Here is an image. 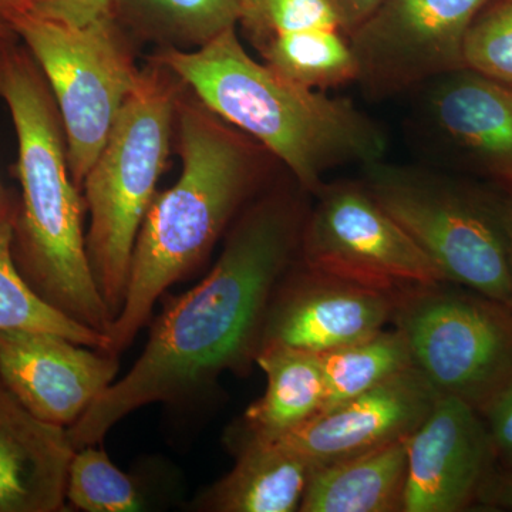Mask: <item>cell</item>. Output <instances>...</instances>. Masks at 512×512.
I'll return each instance as SVG.
<instances>
[{
  "instance_id": "obj_24",
  "label": "cell",
  "mask_w": 512,
  "mask_h": 512,
  "mask_svg": "<svg viewBox=\"0 0 512 512\" xmlns=\"http://www.w3.org/2000/svg\"><path fill=\"white\" fill-rule=\"evenodd\" d=\"M100 444L79 448L67 474V503L84 512H133L143 507L134 478L121 471Z\"/></svg>"
},
{
  "instance_id": "obj_1",
  "label": "cell",
  "mask_w": 512,
  "mask_h": 512,
  "mask_svg": "<svg viewBox=\"0 0 512 512\" xmlns=\"http://www.w3.org/2000/svg\"><path fill=\"white\" fill-rule=\"evenodd\" d=\"M308 211L293 191L249 205L210 274L165 305L127 375L67 429L76 450L100 444L141 407L181 400L255 360L276 288L299 256Z\"/></svg>"
},
{
  "instance_id": "obj_9",
  "label": "cell",
  "mask_w": 512,
  "mask_h": 512,
  "mask_svg": "<svg viewBox=\"0 0 512 512\" xmlns=\"http://www.w3.org/2000/svg\"><path fill=\"white\" fill-rule=\"evenodd\" d=\"M313 195L299 248L303 265L392 295L447 282L363 181H326Z\"/></svg>"
},
{
  "instance_id": "obj_30",
  "label": "cell",
  "mask_w": 512,
  "mask_h": 512,
  "mask_svg": "<svg viewBox=\"0 0 512 512\" xmlns=\"http://www.w3.org/2000/svg\"><path fill=\"white\" fill-rule=\"evenodd\" d=\"M498 215H500L501 225L507 242L508 256H510V264L512 271V192L507 197L497 202Z\"/></svg>"
},
{
  "instance_id": "obj_27",
  "label": "cell",
  "mask_w": 512,
  "mask_h": 512,
  "mask_svg": "<svg viewBox=\"0 0 512 512\" xmlns=\"http://www.w3.org/2000/svg\"><path fill=\"white\" fill-rule=\"evenodd\" d=\"M114 0H25L23 12L63 25L83 26L113 15Z\"/></svg>"
},
{
  "instance_id": "obj_29",
  "label": "cell",
  "mask_w": 512,
  "mask_h": 512,
  "mask_svg": "<svg viewBox=\"0 0 512 512\" xmlns=\"http://www.w3.org/2000/svg\"><path fill=\"white\" fill-rule=\"evenodd\" d=\"M338 16L340 28L346 37L353 32L377 8L382 0H326Z\"/></svg>"
},
{
  "instance_id": "obj_26",
  "label": "cell",
  "mask_w": 512,
  "mask_h": 512,
  "mask_svg": "<svg viewBox=\"0 0 512 512\" xmlns=\"http://www.w3.org/2000/svg\"><path fill=\"white\" fill-rule=\"evenodd\" d=\"M238 25L249 42L299 30L340 29L338 16L326 0H247Z\"/></svg>"
},
{
  "instance_id": "obj_3",
  "label": "cell",
  "mask_w": 512,
  "mask_h": 512,
  "mask_svg": "<svg viewBox=\"0 0 512 512\" xmlns=\"http://www.w3.org/2000/svg\"><path fill=\"white\" fill-rule=\"evenodd\" d=\"M177 124L183 171L154 197L138 232L126 299L107 333L111 355L133 343L157 299L210 255L264 175L265 148L197 97L178 99Z\"/></svg>"
},
{
  "instance_id": "obj_2",
  "label": "cell",
  "mask_w": 512,
  "mask_h": 512,
  "mask_svg": "<svg viewBox=\"0 0 512 512\" xmlns=\"http://www.w3.org/2000/svg\"><path fill=\"white\" fill-rule=\"evenodd\" d=\"M157 64L215 116L247 134L316 194L326 174L348 164L383 160L387 137L352 101L293 83L248 55L229 28L195 49L164 47Z\"/></svg>"
},
{
  "instance_id": "obj_31",
  "label": "cell",
  "mask_w": 512,
  "mask_h": 512,
  "mask_svg": "<svg viewBox=\"0 0 512 512\" xmlns=\"http://www.w3.org/2000/svg\"><path fill=\"white\" fill-rule=\"evenodd\" d=\"M488 495L494 498L495 503L512 510V474L498 480L494 487L488 491Z\"/></svg>"
},
{
  "instance_id": "obj_6",
  "label": "cell",
  "mask_w": 512,
  "mask_h": 512,
  "mask_svg": "<svg viewBox=\"0 0 512 512\" xmlns=\"http://www.w3.org/2000/svg\"><path fill=\"white\" fill-rule=\"evenodd\" d=\"M363 184L447 282L466 286L512 311V271L497 202L443 175L384 163L363 167Z\"/></svg>"
},
{
  "instance_id": "obj_19",
  "label": "cell",
  "mask_w": 512,
  "mask_h": 512,
  "mask_svg": "<svg viewBox=\"0 0 512 512\" xmlns=\"http://www.w3.org/2000/svg\"><path fill=\"white\" fill-rule=\"evenodd\" d=\"M255 362L266 375V390L245 412L249 437L279 439L322 410L325 380L319 355L271 343L258 349Z\"/></svg>"
},
{
  "instance_id": "obj_22",
  "label": "cell",
  "mask_w": 512,
  "mask_h": 512,
  "mask_svg": "<svg viewBox=\"0 0 512 512\" xmlns=\"http://www.w3.org/2000/svg\"><path fill=\"white\" fill-rule=\"evenodd\" d=\"M247 0H114V15L165 47H200L238 26Z\"/></svg>"
},
{
  "instance_id": "obj_5",
  "label": "cell",
  "mask_w": 512,
  "mask_h": 512,
  "mask_svg": "<svg viewBox=\"0 0 512 512\" xmlns=\"http://www.w3.org/2000/svg\"><path fill=\"white\" fill-rule=\"evenodd\" d=\"M177 106L163 69L143 73L83 181L87 254L113 320L123 308L138 232L170 154Z\"/></svg>"
},
{
  "instance_id": "obj_28",
  "label": "cell",
  "mask_w": 512,
  "mask_h": 512,
  "mask_svg": "<svg viewBox=\"0 0 512 512\" xmlns=\"http://www.w3.org/2000/svg\"><path fill=\"white\" fill-rule=\"evenodd\" d=\"M491 440L494 447L512 463V387L497 397L487 409Z\"/></svg>"
},
{
  "instance_id": "obj_25",
  "label": "cell",
  "mask_w": 512,
  "mask_h": 512,
  "mask_svg": "<svg viewBox=\"0 0 512 512\" xmlns=\"http://www.w3.org/2000/svg\"><path fill=\"white\" fill-rule=\"evenodd\" d=\"M467 69L512 86V0H490L464 43Z\"/></svg>"
},
{
  "instance_id": "obj_8",
  "label": "cell",
  "mask_w": 512,
  "mask_h": 512,
  "mask_svg": "<svg viewBox=\"0 0 512 512\" xmlns=\"http://www.w3.org/2000/svg\"><path fill=\"white\" fill-rule=\"evenodd\" d=\"M446 284L397 293L392 322L439 396L484 412L512 387V311Z\"/></svg>"
},
{
  "instance_id": "obj_11",
  "label": "cell",
  "mask_w": 512,
  "mask_h": 512,
  "mask_svg": "<svg viewBox=\"0 0 512 512\" xmlns=\"http://www.w3.org/2000/svg\"><path fill=\"white\" fill-rule=\"evenodd\" d=\"M119 372L116 355L28 329L0 330V376L37 419L69 429Z\"/></svg>"
},
{
  "instance_id": "obj_17",
  "label": "cell",
  "mask_w": 512,
  "mask_h": 512,
  "mask_svg": "<svg viewBox=\"0 0 512 512\" xmlns=\"http://www.w3.org/2000/svg\"><path fill=\"white\" fill-rule=\"evenodd\" d=\"M407 441L312 466L301 512H403Z\"/></svg>"
},
{
  "instance_id": "obj_16",
  "label": "cell",
  "mask_w": 512,
  "mask_h": 512,
  "mask_svg": "<svg viewBox=\"0 0 512 512\" xmlns=\"http://www.w3.org/2000/svg\"><path fill=\"white\" fill-rule=\"evenodd\" d=\"M74 453L67 429L33 416L0 376V512L66 511Z\"/></svg>"
},
{
  "instance_id": "obj_32",
  "label": "cell",
  "mask_w": 512,
  "mask_h": 512,
  "mask_svg": "<svg viewBox=\"0 0 512 512\" xmlns=\"http://www.w3.org/2000/svg\"><path fill=\"white\" fill-rule=\"evenodd\" d=\"M25 0H0V23L9 26V20L23 12Z\"/></svg>"
},
{
  "instance_id": "obj_18",
  "label": "cell",
  "mask_w": 512,
  "mask_h": 512,
  "mask_svg": "<svg viewBox=\"0 0 512 512\" xmlns=\"http://www.w3.org/2000/svg\"><path fill=\"white\" fill-rule=\"evenodd\" d=\"M312 464L279 439L249 437L229 474L202 495V510L295 512Z\"/></svg>"
},
{
  "instance_id": "obj_14",
  "label": "cell",
  "mask_w": 512,
  "mask_h": 512,
  "mask_svg": "<svg viewBox=\"0 0 512 512\" xmlns=\"http://www.w3.org/2000/svg\"><path fill=\"white\" fill-rule=\"evenodd\" d=\"M439 394L416 366L330 407L279 437L312 466L412 436Z\"/></svg>"
},
{
  "instance_id": "obj_4",
  "label": "cell",
  "mask_w": 512,
  "mask_h": 512,
  "mask_svg": "<svg viewBox=\"0 0 512 512\" xmlns=\"http://www.w3.org/2000/svg\"><path fill=\"white\" fill-rule=\"evenodd\" d=\"M16 40L0 49V99L18 137L16 173L22 188L13 256L20 274L46 302L107 335L113 316L90 266L83 200L67 163L55 97L39 64Z\"/></svg>"
},
{
  "instance_id": "obj_33",
  "label": "cell",
  "mask_w": 512,
  "mask_h": 512,
  "mask_svg": "<svg viewBox=\"0 0 512 512\" xmlns=\"http://www.w3.org/2000/svg\"><path fill=\"white\" fill-rule=\"evenodd\" d=\"M0 36H16L15 32L9 28V26L0 23Z\"/></svg>"
},
{
  "instance_id": "obj_21",
  "label": "cell",
  "mask_w": 512,
  "mask_h": 512,
  "mask_svg": "<svg viewBox=\"0 0 512 512\" xmlns=\"http://www.w3.org/2000/svg\"><path fill=\"white\" fill-rule=\"evenodd\" d=\"M340 29L299 30L254 43L276 73L309 89L326 90L359 79L355 53Z\"/></svg>"
},
{
  "instance_id": "obj_12",
  "label": "cell",
  "mask_w": 512,
  "mask_h": 512,
  "mask_svg": "<svg viewBox=\"0 0 512 512\" xmlns=\"http://www.w3.org/2000/svg\"><path fill=\"white\" fill-rule=\"evenodd\" d=\"M284 276L269 305L261 345L330 352L392 322L396 295L313 271L302 264Z\"/></svg>"
},
{
  "instance_id": "obj_7",
  "label": "cell",
  "mask_w": 512,
  "mask_h": 512,
  "mask_svg": "<svg viewBox=\"0 0 512 512\" xmlns=\"http://www.w3.org/2000/svg\"><path fill=\"white\" fill-rule=\"evenodd\" d=\"M8 25L39 64L52 90L70 174L74 184L82 187L144 72L137 69L114 13L83 26L19 13Z\"/></svg>"
},
{
  "instance_id": "obj_20",
  "label": "cell",
  "mask_w": 512,
  "mask_h": 512,
  "mask_svg": "<svg viewBox=\"0 0 512 512\" xmlns=\"http://www.w3.org/2000/svg\"><path fill=\"white\" fill-rule=\"evenodd\" d=\"M19 197L0 188V330L28 329L55 333L109 353L106 333L77 322L46 302L28 284L13 256V234L18 217Z\"/></svg>"
},
{
  "instance_id": "obj_23",
  "label": "cell",
  "mask_w": 512,
  "mask_h": 512,
  "mask_svg": "<svg viewBox=\"0 0 512 512\" xmlns=\"http://www.w3.org/2000/svg\"><path fill=\"white\" fill-rule=\"evenodd\" d=\"M319 359L325 380V402L320 412L414 366L407 340L396 328L379 330L365 339L322 353Z\"/></svg>"
},
{
  "instance_id": "obj_34",
  "label": "cell",
  "mask_w": 512,
  "mask_h": 512,
  "mask_svg": "<svg viewBox=\"0 0 512 512\" xmlns=\"http://www.w3.org/2000/svg\"><path fill=\"white\" fill-rule=\"evenodd\" d=\"M18 39V36H0V49H3L8 43Z\"/></svg>"
},
{
  "instance_id": "obj_15",
  "label": "cell",
  "mask_w": 512,
  "mask_h": 512,
  "mask_svg": "<svg viewBox=\"0 0 512 512\" xmlns=\"http://www.w3.org/2000/svg\"><path fill=\"white\" fill-rule=\"evenodd\" d=\"M426 114L434 136L478 170L512 185V86L470 69L430 82Z\"/></svg>"
},
{
  "instance_id": "obj_10",
  "label": "cell",
  "mask_w": 512,
  "mask_h": 512,
  "mask_svg": "<svg viewBox=\"0 0 512 512\" xmlns=\"http://www.w3.org/2000/svg\"><path fill=\"white\" fill-rule=\"evenodd\" d=\"M490 0H382L348 36L370 96L389 97L466 69L464 43Z\"/></svg>"
},
{
  "instance_id": "obj_13",
  "label": "cell",
  "mask_w": 512,
  "mask_h": 512,
  "mask_svg": "<svg viewBox=\"0 0 512 512\" xmlns=\"http://www.w3.org/2000/svg\"><path fill=\"white\" fill-rule=\"evenodd\" d=\"M477 413L456 397H437L407 441L403 512H457L476 497L494 446Z\"/></svg>"
}]
</instances>
